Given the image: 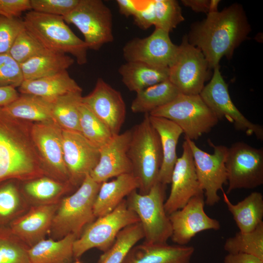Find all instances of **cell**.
Listing matches in <instances>:
<instances>
[{"instance_id":"7bdbcfd3","label":"cell","mask_w":263,"mask_h":263,"mask_svg":"<svg viewBox=\"0 0 263 263\" xmlns=\"http://www.w3.org/2000/svg\"><path fill=\"white\" fill-rule=\"evenodd\" d=\"M79 0H30L31 10L64 17L77 5Z\"/></svg>"},{"instance_id":"836d02e7","label":"cell","mask_w":263,"mask_h":263,"mask_svg":"<svg viewBox=\"0 0 263 263\" xmlns=\"http://www.w3.org/2000/svg\"><path fill=\"white\" fill-rule=\"evenodd\" d=\"M16 181L8 180L0 183V228L8 226L30 207Z\"/></svg>"},{"instance_id":"9a60e30c","label":"cell","mask_w":263,"mask_h":263,"mask_svg":"<svg viewBox=\"0 0 263 263\" xmlns=\"http://www.w3.org/2000/svg\"><path fill=\"white\" fill-rule=\"evenodd\" d=\"M169 32L155 29L149 36L135 38L123 48L127 62H141L152 66L169 68L173 63L179 48L171 40Z\"/></svg>"},{"instance_id":"3957f363","label":"cell","mask_w":263,"mask_h":263,"mask_svg":"<svg viewBox=\"0 0 263 263\" xmlns=\"http://www.w3.org/2000/svg\"><path fill=\"white\" fill-rule=\"evenodd\" d=\"M100 184L89 174L73 193L62 198L53 220L50 238L59 240L69 234L80 236L96 219L94 205Z\"/></svg>"},{"instance_id":"2e32d148","label":"cell","mask_w":263,"mask_h":263,"mask_svg":"<svg viewBox=\"0 0 263 263\" xmlns=\"http://www.w3.org/2000/svg\"><path fill=\"white\" fill-rule=\"evenodd\" d=\"M205 204L204 193L200 194L169 215L172 227L170 238L176 244L186 245L200 232L220 229V222L207 215Z\"/></svg>"},{"instance_id":"8992f818","label":"cell","mask_w":263,"mask_h":263,"mask_svg":"<svg viewBox=\"0 0 263 263\" xmlns=\"http://www.w3.org/2000/svg\"><path fill=\"white\" fill-rule=\"evenodd\" d=\"M149 114L171 120L182 130L185 137L193 141L210 132L219 120L200 94H180Z\"/></svg>"},{"instance_id":"d6a6232c","label":"cell","mask_w":263,"mask_h":263,"mask_svg":"<svg viewBox=\"0 0 263 263\" xmlns=\"http://www.w3.org/2000/svg\"><path fill=\"white\" fill-rule=\"evenodd\" d=\"M82 91L71 92L61 95L52 102L53 122L62 130L80 132V106Z\"/></svg>"},{"instance_id":"f546056e","label":"cell","mask_w":263,"mask_h":263,"mask_svg":"<svg viewBox=\"0 0 263 263\" xmlns=\"http://www.w3.org/2000/svg\"><path fill=\"white\" fill-rule=\"evenodd\" d=\"M77 237L69 234L59 240L43 239L28 249L30 263H72Z\"/></svg>"},{"instance_id":"ee69618b","label":"cell","mask_w":263,"mask_h":263,"mask_svg":"<svg viewBox=\"0 0 263 263\" xmlns=\"http://www.w3.org/2000/svg\"><path fill=\"white\" fill-rule=\"evenodd\" d=\"M133 17L135 24L142 30H147L154 26L153 0H141L139 7Z\"/></svg>"},{"instance_id":"7dc6e473","label":"cell","mask_w":263,"mask_h":263,"mask_svg":"<svg viewBox=\"0 0 263 263\" xmlns=\"http://www.w3.org/2000/svg\"><path fill=\"white\" fill-rule=\"evenodd\" d=\"M224 263H263L258 258L244 253H227L225 257Z\"/></svg>"},{"instance_id":"cb8c5ba5","label":"cell","mask_w":263,"mask_h":263,"mask_svg":"<svg viewBox=\"0 0 263 263\" xmlns=\"http://www.w3.org/2000/svg\"><path fill=\"white\" fill-rule=\"evenodd\" d=\"M139 188L137 178L132 173L119 175L115 179L101 183L94 205L95 218L110 213L131 193Z\"/></svg>"},{"instance_id":"8fae6325","label":"cell","mask_w":263,"mask_h":263,"mask_svg":"<svg viewBox=\"0 0 263 263\" xmlns=\"http://www.w3.org/2000/svg\"><path fill=\"white\" fill-rule=\"evenodd\" d=\"M185 138L191 149L197 178L206 197L205 204L213 206L221 200L219 191L227 183L225 162L228 148L215 145L210 141L209 144L213 149V153L210 154L200 149L194 141Z\"/></svg>"},{"instance_id":"83f0119b","label":"cell","mask_w":263,"mask_h":263,"mask_svg":"<svg viewBox=\"0 0 263 263\" xmlns=\"http://www.w3.org/2000/svg\"><path fill=\"white\" fill-rule=\"evenodd\" d=\"M74 188L69 183L44 176L25 182L21 191L31 206L58 204Z\"/></svg>"},{"instance_id":"d4e9b609","label":"cell","mask_w":263,"mask_h":263,"mask_svg":"<svg viewBox=\"0 0 263 263\" xmlns=\"http://www.w3.org/2000/svg\"><path fill=\"white\" fill-rule=\"evenodd\" d=\"M21 94L39 96L50 102L66 94L82 91L67 70L38 79L24 80L19 87Z\"/></svg>"},{"instance_id":"f6af8a7d","label":"cell","mask_w":263,"mask_h":263,"mask_svg":"<svg viewBox=\"0 0 263 263\" xmlns=\"http://www.w3.org/2000/svg\"><path fill=\"white\" fill-rule=\"evenodd\" d=\"M31 10L30 0H0V16L19 18L22 13Z\"/></svg>"},{"instance_id":"30bf717a","label":"cell","mask_w":263,"mask_h":263,"mask_svg":"<svg viewBox=\"0 0 263 263\" xmlns=\"http://www.w3.org/2000/svg\"><path fill=\"white\" fill-rule=\"evenodd\" d=\"M226 193L238 189H252L263 184V149L237 142L228 148L225 162Z\"/></svg>"},{"instance_id":"7a4b0ae2","label":"cell","mask_w":263,"mask_h":263,"mask_svg":"<svg viewBox=\"0 0 263 263\" xmlns=\"http://www.w3.org/2000/svg\"><path fill=\"white\" fill-rule=\"evenodd\" d=\"M31 124L0 109V183L26 182L46 176L32 139Z\"/></svg>"},{"instance_id":"f907efd6","label":"cell","mask_w":263,"mask_h":263,"mask_svg":"<svg viewBox=\"0 0 263 263\" xmlns=\"http://www.w3.org/2000/svg\"><path fill=\"white\" fill-rule=\"evenodd\" d=\"M81 263L80 262H79V261H78V260H77L75 263Z\"/></svg>"},{"instance_id":"52a82bcc","label":"cell","mask_w":263,"mask_h":263,"mask_svg":"<svg viewBox=\"0 0 263 263\" xmlns=\"http://www.w3.org/2000/svg\"><path fill=\"white\" fill-rule=\"evenodd\" d=\"M166 186L157 181L147 193L135 190L127 197L128 207L139 218L146 242L166 244L171 236V225L164 207Z\"/></svg>"},{"instance_id":"4fadbf2b","label":"cell","mask_w":263,"mask_h":263,"mask_svg":"<svg viewBox=\"0 0 263 263\" xmlns=\"http://www.w3.org/2000/svg\"><path fill=\"white\" fill-rule=\"evenodd\" d=\"M210 81L205 85L199 94L207 106L219 119L225 118L236 129L248 135H254L263 139V128L250 121L238 109L230 96L228 85L220 71L219 66L214 69Z\"/></svg>"},{"instance_id":"4dcf8cb0","label":"cell","mask_w":263,"mask_h":263,"mask_svg":"<svg viewBox=\"0 0 263 263\" xmlns=\"http://www.w3.org/2000/svg\"><path fill=\"white\" fill-rule=\"evenodd\" d=\"M74 59L67 54L50 51L20 64L24 80L38 79L67 70Z\"/></svg>"},{"instance_id":"f35d334b","label":"cell","mask_w":263,"mask_h":263,"mask_svg":"<svg viewBox=\"0 0 263 263\" xmlns=\"http://www.w3.org/2000/svg\"><path fill=\"white\" fill-rule=\"evenodd\" d=\"M155 29L171 32L184 20L181 8L175 0H153Z\"/></svg>"},{"instance_id":"bcb514c9","label":"cell","mask_w":263,"mask_h":263,"mask_svg":"<svg viewBox=\"0 0 263 263\" xmlns=\"http://www.w3.org/2000/svg\"><path fill=\"white\" fill-rule=\"evenodd\" d=\"M182 3L196 12L207 14L210 11L217 10L219 0H182Z\"/></svg>"},{"instance_id":"5bb4252c","label":"cell","mask_w":263,"mask_h":263,"mask_svg":"<svg viewBox=\"0 0 263 263\" xmlns=\"http://www.w3.org/2000/svg\"><path fill=\"white\" fill-rule=\"evenodd\" d=\"M31 135L46 175L71 184L63 158L62 130L53 121L37 122L31 124Z\"/></svg>"},{"instance_id":"9c48e42d","label":"cell","mask_w":263,"mask_h":263,"mask_svg":"<svg viewBox=\"0 0 263 263\" xmlns=\"http://www.w3.org/2000/svg\"><path fill=\"white\" fill-rule=\"evenodd\" d=\"M63 18L80 31L88 49L98 50L113 40L112 13L101 0H79L76 7Z\"/></svg>"},{"instance_id":"d590c367","label":"cell","mask_w":263,"mask_h":263,"mask_svg":"<svg viewBox=\"0 0 263 263\" xmlns=\"http://www.w3.org/2000/svg\"><path fill=\"white\" fill-rule=\"evenodd\" d=\"M224 248L227 253L246 254L263 261V222L251 231H239L228 238Z\"/></svg>"},{"instance_id":"c3c4849f","label":"cell","mask_w":263,"mask_h":263,"mask_svg":"<svg viewBox=\"0 0 263 263\" xmlns=\"http://www.w3.org/2000/svg\"><path fill=\"white\" fill-rule=\"evenodd\" d=\"M141 0H117L119 12L126 17L133 16L138 10Z\"/></svg>"},{"instance_id":"6da1fadb","label":"cell","mask_w":263,"mask_h":263,"mask_svg":"<svg viewBox=\"0 0 263 263\" xmlns=\"http://www.w3.org/2000/svg\"><path fill=\"white\" fill-rule=\"evenodd\" d=\"M250 30L243 7L234 3L221 11H210L206 19L191 26L187 38L202 52L209 69H214L224 56L232 57Z\"/></svg>"},{"instance_id":"5b68a950","label":"cell","mask_w":263,"mask_h":263,"mask_svg":"<svg viewBox=\"0 0 263 263\" xmlns=\"http://www.w3.org/2000/svg\"><path fill=\"white\" fill-rule=\"evenodd\" d=\"M22 20L25 29L49 51L69 54L79 65L87 63L86 44L74 34L62 17L30 10Z\"/></svg>"},{"instance_id":"ba28073f","label":"cell","mask_w":263,"mask_h":263,"mask_svg":"<svg viewBox=\"0 0 263 263\" xmlns=\"http://www.w3.org/2000/svg\"><path fill=\"white\" fill-rule=\"evenodd\" d=\"M139 222L138 216L129 208L125 199L113 211L96 218L84 229L74 243V259L78 260L92 248L105 252L121 230Z\"/></svg>"},{"instance_id":"74e56055","label":"cell","mask_w":263,"mask_h":263,"mask_svg":"<svg viewBox=\"0 0 263 263\" xmlns=\"http://www.w3.org/2000/svg\"><path fill=\"white\" fill-rule=\"evenodd\" d=\"M29 248L8 226L0 228V263H30Z\"/></svg>"},{"instance_id":"ac0fdd59","label":"cell","mask_w":263,"mask_h":263,"mask_svg":"<svg viewBox=\"0 0 263 263\" xmlns=\"http://www.w3.org/2000/svg\"><path fill=\"white\" fill-rule=\"evenodd\" d=\"M182 148V155L178 158L172 172L170 193L164 203L168 215L182 208L192 197L204 193L197 178L189 143L185 138Z\"/></svg>"},{"instance_id":"60d3db41","label":"cell","mask_w":263,"mask_h":263,"mask_svg":"<svg viewBox=\"0 0 263 263\" xmlns=\"http://www.w3.org/2000/svg\"><path fill=\"white\" fill-rule=\"evenodd\" d=\"M24 79L20 64L8 53L0 54V87H19Z\"/></svg>"},{"instance_id":"44dd1931","label":"cell","mask_w":263,"mask_h":263,"mask_svg":"<svg viewBox=\"0 0 263 263\" xmlns=\"http://www.w3.org/2000/svg\"><path fill=\"white\" fill-rule=\"evenodd\" d=\"M58 203L31 206L8 227L14 235L30 248L49 235Z\"/></svg>"},{"instance_id":"1f68e13d","label":"cell","mask_w":263,"mask_h":263,"mask_svg":"<svg viewBox=\"0 0 263 263\" xmlns=\"http://www.w3.org/2000/svg\"><path fill=\"white\" fill-rule=\"evenodd\" d=\"M180 94L168 79L137 93L131 109L134 113L149 114L169 103Z\"/></svg>"},{"instance_id":"8d00e7d4","label":"cell","mask_w":263,"mask_h":263,"mask_svg":"<svg viewBox=\"0 0 263 263\" xmlns=\"http://www.w3.org/2000/svg\"><path fill=\"white\" fill-rule=\"evenodd\" d=\"M79 111L80 133L99 149L107 144L114 136L108 127L82 102Z\"/></svg>"},{"instance_id":"484cf974","label":"cell","mask_w":263,"mask_h":263,"mask_svg":"<svg viewBox=\"0 0 263 263\" xmlns=\"http://www.w3.org/2000/svg\"><path fill=\"white\" fill-rule=\"evenodd\" d=\"M122 81L136 93L169 79V70L141 62H126L118 69Z\"/></svg>"},{"instance_id":"ab89813d","label":"cell","mask_w":263,"mask_h":263,"mask_svg":"<svg viewBox=\"0 0 263 263\" xmlns=\"http://www.w3.org/2000/svg\"><path fill=\"white\" fill-rule=\"evenodd\" d=\"M48 51L25 28L16 38L8 54L20 64Z\"/></svg>"},{"instance_id":"277c9868","label":"cell","mask_w":263,"mask_h":263,"mask_svg":"<svg viewBox=\"0 0 263 263\" xmlns=\"http://www.w3.org/2000/svg\"><path fill=\"white\" fill-rule=\"evenodd\" d=\"M128 155L132 173L139 182V192L147 193L157 181L163 160L159 136L152 126L149 114L132 129Z\"/></svg>"},{"instance_id":"681fc988","label":"cell","mask_w":263,"mask_h":263,"mask_svg":"<svg viewBox=\"0 0 263 263\" xmlns=\"http://www.w3.org/2000/svg\"><path fill=\"white\" fill-rule=\"evenodd\" d=\"M19 95L15 88L0 87V107L6 106L16 100Z\"/></svg>"},{"instance_id":"f1b7e54d","label":"cell","mask_w":263,"mask_h":263,"mask_svg":"<svg viewBox=\"0 0 263 263\" xmlns=\"http://www.w3.org/2000/svg\"><path fill=\"white\" fill-rule=\"evenodd\" d=\"M223 199L239 231H251L263 222V195L254 191L237 204H233L223 191Z\"/></svg>"},{"instance_id":"7402d4cb","label":"cell","mask_w":263,"mask_h":263,"mask_svg":"<svg viewBox=\"0 0 263 263\" xmlns=\"http://www.w3.org/2000/svg\"><path fill=\"white\" fill-rule=\"evenodd\" d=\"M194 251L192 246L144 241L131 249L123 263H190Z\"/></svg>"},{"instance_id":"4316f807","label":"cell","mask_w":263,"mask_h":263,"mask_svg":"<svg viewBox=\"0 0 263 263\" xmlns=\"http://www.w3.org/2000/svg\"><path fill=\"white\" fill-rule=\"evenodd\" d=\"M7 115L27 122H52V102L38 96L21 94L9 104L0 107Z\"/></svg>"},{"instance_id":"e575fe53","label":"cell","mask_w":263,"mask_h":263,"mask_svg":"<svg viewBox=\"0 0 263 263\" xmlns=\"http://www.w3.org/2000/svg\"><path fill=\"white\" fill-rule=\"evenodd\" d=\"M144 238L139 222L127 226L119 232L113 244L100 256L97 263H123L131 249Z\"/></svg>"},{"instance_id":"b9f144b4","label":"cell","mask_w":263,"mask_h":263,"mask_svg":"<svg viewBox=\"0 0 263 263\" xmlns=\"http://www.w3.org/2000/svg\"><path fill=\"white\" fill-rule=\"evenodd\" d=\"M24 29L20 19L0 16V54L8 53L16 38Z\"/></svg>"},{"instance_id":"7c38bea8","label":"cell","mask_w":263,"mask_h":263,"mask_svg":"<svg viewBox=\"0 0 263 263\" xmlns=\"http://www.w3.org/2000/svg\"><path fill=\"white\" fill-rule=\"evenodd\" d=\"M209 69L202 52L184 37L176 57L169 68V80L180 94H199L205 86Z\"/></svg>"},{"instance_id":"d6986e66","label":"cell","mask_w":263,"mask_h":263,"mask_svg":"<svg viewBox=\"0 0 263 263\" xmlns=\"http://www.w3.org/2000/svg\"><path fill=\"white\" fill-rule=\"evenodd\" d=\"M82 103L109 129L118 134L124 122L126 109L120 92L98 78L93 90L83 96Z\"/></svg>"},{"instance_id":"e0dca14e","label":"cell","mask_w":263,"mask_h":263,"mask_svg":"<svg viewBox=\"0 0 263 263\" xmlns=\"http://www.w3.org/2000/svg\"><path fill=\"white\" fill-rule=\"evenodd\" d=\"M62 145L70 183L78 188L97 164L100 149L80 132L65 130H62Z\"/></svg>"},{"instance_id":"603a6c76","label":"cell","mask_w":263,"mask_h":263,"mask_svg":"<svg viewBox=\"0 0 263 263\" xmlns=\"http://www.w3.org/2000/svg\"><path fill=\"white\" fill-rule=\"evenodd\" d=\"M149 118L159 136L162 150L163 160L157 181L167 185L170 183L172 172L178 159L177 145L183 132L177 124L167 118L150 115Z\"/></svg>"},{"instance_id":"ffe728a7","label":"cell","mask_w":263,"mask_h":263,"mask_svg":"<svg viewBox=\"0 0 263 263\" xmlns=\"http://www.w3.org/2000/svg\"><path fill=\"white\" fill-rule=\"evenodd\" d=\"M132 135L131 130L113 136L100 148L99 161L90 173L95 182L101 184L119 175L132 173L128 151Z\"/></svg>"}]
</instances>
